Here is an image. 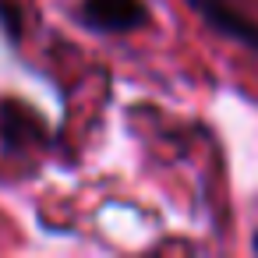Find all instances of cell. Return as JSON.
<instances>
[{
	"mask_svg": "<svg viewBox=\"0 0 258 258\" xmlns=\"http://www.w3.org/2000/svg\"><path fill=\"white\" fill-rule=\"evenodd\" d=\"M46 135L50 131L32 106L18 99H0V145H4V152H15L32 142H46Z\"/></svg>",
	"mask_w": 258,
	"mask_h": 258,
	"instance_id": "obj_3",
	"label": "cell"
},
{
	"mask_svg": "<svg viewBox=\"0 0 258 258\" xmlns=\"http://www.w3.org/2000/svg\"><path fill=\"white\" fill-rule=\"evenodd\" d=\"M251 247H254V251H258V233H254V240H251Z\"/></svg>",
	"mask_w": 258,
	"mask_h": 258,
	"instance_id": "obj_4",
	"label": "cell"
},
{
	"mask_svg": "<svg viewBox=\"0 0 258 258\" xmlns=\"http://www.w3.org/2000/svg\"><path fill=\"white\" fill-rule=\"evenodd\" d=\"M184 4L198 15V22L209 32L258 53V18L247 8L251 0H184Z\"/></svg>",
	"mask_w": 258,
	"mask_h": 258,
	"instance_id": "obj_1",
	"label": "cell"
},
{
	"mask_svg": "<svg viewBox=\"0 0 258 258\" xmlns=\"http://www.w3.org/2000/svg\"><path fill=\"white\" fill-rule=\"evenodd\" d=\"M78 22L89 32L127 36L152 25V11L145 0H78Z\"/></svg>",
	"mask_w": 258,
	"mask_h": 258,
	"instance_id": "obj_2",
	"label": "cell"
}]
</instances>
